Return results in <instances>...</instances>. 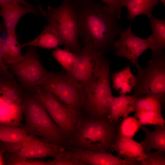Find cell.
<instances>
[{
	"instance_id": "cell-1",
	"label": "cell",
	"mask_w": 165,
	"mask_h": 165,
	"mask_svg": "<svg viewBox=\"0 0 165 165\" xmlns=\"http://www.w3.org/2000/svg\"><path fill=\"white\" fill-rule=\"evenodd\" d=\"M78 26V37L83 46L92 45L103 53L111 48L123 31L118 19L106 6L94 0L74 1Z\"/></svg>"
},
{
	"instance_id": "cell-2",
	"label": "cell",
	"mask_w": 165,
	"mask_h": 165,
	"mask_svg": "<svg viewBox=\"0 0 165 165\" xmlns=\"http://www.w3.org/2000/svg\"><path fill=\"white\" fill-rule=\"evenodd\" d=\"M122 119L120 118L113 121L109 119H97L83 113L67 141L66 147L72 149H91L102 152L110 150L118 136Z\"/></svg>"
},
{
	"instance_id": "cell-3",
	"label": "cell",
	"mask_w": 165,
	"mask_h": 165,
	"mask_svg": "<svg viewBox=\"0 0 165 165\" xmlns=\"http://www.w3.org/2000/svg\"><path fill=\"white\" fill-rule=\"evenodd\" d=\"M23 117L25 125L21 127L28 135L50 143L66 147L64 136L44 107L26 90Z\"/></svg>"
},
{
	"instance_id": "cell-4",
	"label": "cell",
	"mask_w": 165,
	"mask_h": 165,
	"mask_svg": "<svg viewBox=\"0 0 165 165\" xmlns=\"http://www.w3.org/2000/svg\"><path fill=\"white\" fill-rule=\"evenodd\" d=\"M40 13L63 40L64 49L78 53L82 48L78 39L77 18L74 1L63 0L57 8L48 6L47 10L41 9Z\"/></svg>"
},
{
	"instance_id": "cell-5",
	"label": "cell",
	"mask_w": 165,
	"mask_h": 165,
	"mask_svg": "<svg viewBox=\"0 0 165 165\" xmlns=\"http://www.w3.org/2000/svg\"><path fill=\"white\" fill-rule=\"evenodd\" d=\"M110 64L107 59L102 65L96 82L84 90L83 113L94 119H108L114 97L110 86Z\"/></svg>"
},
{
	"instance_id": "cell-6",
	"label": "cell",
	"mask_w": 165,
	"mask_h": 165,
	"mask_svg": "<svg viewBox=\"0 0 165 165\" xmlns=\"http://www.w3.org/2000/svg\"><path fill=\"white\" fill-rule=\"evenodd\" d=\"M152 57L144 69L137 68V75L133 95L137 99L145 95L158 97L165 101V55L152 51Z\"/></svg>"
},
{
	"instance_id": "cell-7",
	"label": "cell",
	"mask_w": 165,
	"mask_h": 165,
	"mask_svg": "<svg viewBox=\"0 0 165 165\" xmlns=\"http://www.w3.org/2000/svg\"><path fill=\"white\" fill-rule=\"evenodd\" d=\"M39 86L67 106L83 112L84 90L65 72H48Z\"/></svg>"
},
{
	"instance_id": "cell-8",
	"label": "cell",
	"mask_w": 165,
	"mask_h": 165,
	"mask_svg": "<svg viewBox=\"0 0 165 165\" xmlns=\"http://www.w3.org/2000/svg\"><path fill=\"white\" fill-rule=\"evenodd\" d=\"M29 91L42 104L67 142L74 132L83 112L67 106L39 86Z\"/></svg>"
},
{
	"instance_id": "cell-9",
	"label": "cell",
	"mask_w": 165,
	"mask_h": 165,
	"mask_svg": "<svg viewBox=\"0 0 165 165\" xmlns=\"http://www.w3.org/2000/svg\"><path fill=\"white\" fill-rule=\"evenodd\" d=\"M25 90L15 79L0 77V123L20 127Z\"/></svg>"
},
{
	"instance_id": "cell-10",
	"label": "cell",
	"mask_w": 165,
	"mask_h": 165,
	"mask_svg": "<svg viewBox=\"0 0 165 165\" xmlns=\"http://www.w3.org/2000/svg\"><path fill=\"white\" fill-rule=\"evenodd\" d=\"M103 53L95 51L90 44L83 46L68 75L84 90L96 81L101 68L107 59Z\"/></svg>"
},
{
	"instance_id": "cell-11",
	"label": "cell",
	"mask_w": 165,
	"mask_h": 165,
	"mask_svg": "<svg viewBox=\"0 0 165 165\" xmlns=\"http://www.w3.org/2000/svg\"><path fill=\"white\" fill-rule=\"evenodd\" d=\"M28 47L21 61L7 67L16 76L23 88L29 91L43 82L48 71L42 64L36 47Z\"/></svg>"
},
{
	"instance_id": "cell-12",
	"label": "cell",
	"mask_w": 165,
	"mask_h": 165,
	"mask_svg": "<svg viewBox=\"0 0 165 165\" xmlns=\"http://www.w3.org/2000/svg\"><path fill=\"white\" fill-rule=\"evenodd\" d=\"M68 149L66 147L50 143L33 137L23 142L16 144L0 141V150L29 159L55 158Z\"/></svg>"
},
{
	"instance_id": "cell-13",
	"label": "cell",
	"mask_w": 165,
	"mask_h": 165,
	"mask_svg": "<svg viewBox=\"0 0 165 165\" xmlns=\"http://www.w3.org/2000/svg\"><path fill=\"white\" fill-rule=\"evenodd\" d=\"M131 24L128 28L120 34L119 38L115 42L113 48L116 54L119 57L126 58L135 65L140 67L138 59L146 50L153 49V44L150 36L144 39L134 35L131 31Z\"/></svg>"
},
{
	"instance_id": "cell-14",
	"label": "cell",
	"mask_w": 165,
	"mask_h": 165,
	"mask_svg": "<svg viewBox=\"0 0 165 165\" xmlns=\"http://www.w3.org/2000/svg\"><path fill=\"white\" fill-rule=\"evenodd\" d=\"M161 103L157 97L145 95L137 98L134 104L136 112L134 116L142 125H160L165 126L162 114Z\"/></svg>"
},
{
	"instance_id": "cell-15",
	"label": "cell",
	"mask_w": 165,
	"mask_h": 165,
	"mask_svg": "<svg viewBox=\"0 0 165 165\" xmlns=\"http://www.w3.org/2000/svg\"><path fill=\"white\" fill-rule=\"evenodd\" d=\"M0 16L3 20V28L7 35L16 34L17 25L20 19L28 13H32L38 16L40 13L42 7L21 6L16 2H8L0 5Z\"/></svg>"
},
{
	"instance_id": "cell-16",
	"label": "cell",
	"mask_w": 165,
	"mask_h": 165,
	"mask_svg": "<svg viewBox=\"0 0 165 165\" xmlns=\"http://www.w3.org/2000/svg\"><path fill=\"white\" fill-rule=\"evenodd\" d=\"M86 165H138L140 162L123 159L113 155L110 150L102 152L91 149H72Z\"/></svg>"
},
{
	"instance_id": "cell-17",
	"label": "cell",
	"mask_w": 165,
	"mask_h": 165,
	"mask_svg": "<svg viewBox=\"0 0 165 165\" xmlns=\"http://www.w3.org/2000/svg\"><path fill=\"white\" fill-rule=\"evenodd\" d=\"M110 150L116 152L119 157L139 162L145 158L147 154L139 143L132 138L123 137L118 133Z\"/></svg>"
},
{
	"instance_id": "cell-18",
	"label": "cell",
	"mask_w": 165,
	"mask_h": 165,
	"mask_svg": "<svg viewBox=\"0 0 165 165\" xmlns=\"http://www.w3.org/2000/svg\"><path fill=\"white\" fill-rule=\"evenodd\" d=\"M154 130L150 131L143 125L141 128L145 134V138L139 143L147 152L154 149L165 151V126L156 125Z\"/></svg>"
},
{
	"instance_id": "cell-19",
	"label": "cell",
	"mask_w": 165,
	"mask_h": 165,
	"mask_svg": "<svg viewBox=\"0 0 165 165\" xmlns=\"http://www.w3.org/2000/svg\"><path fill=\"white\" fill-rule=\"evenodd\" d=\"M62 44H64V42L61 38L53 29L47 24L37 37L29 42L20 44V46L21 48L32 46L46 49H55Z\"/></svg>"
},
{
	"instance_id": "cell-20",
	"label": "cell",
	"mask_w": 165,
	"mask_h": 165,
	"mask_svg": "<svg viewBox=\"0 0 165 165\" xmlns=\"http://www.w3.org/2000/svg\"><path fill=\"white\" fill-rule=\"evenodd\" d=\"M136 100L133 95H120L114 97L108 119L111 121L116 120L134 112V104Z\"/></svg>"
},
{
	"instance_id": "cell-21",
	"label": "cell",
	"mask_w": 165,
	"mask_h": 165,
	"mask_svg": "<svg viewBox=\"0 0 165 165\" xmlns=\"http://www.w3.org/2000/svg\"><path fill=\"white\" fill-rule=\"evenodd\" d=\"M21 49L16 34L7 35L6 38L3 39L2 56L7 66L17 63L23 59L24 55L22 53Z\"/></svg>"
},
{
	"instance_id": "cell-22",
	"label": "cell",
	"mask_w": 165,
	"mask_h": 165,
	"mask_svg": "<svg viewBox=\"0 0 165 165\" xmlns=\"http://www.w3.org/2000/svg\"><path fill=\"white\" fill-rule=\"evenodd\" d=\"M136 76L131 72L129 66L112 74V86L120 95H125L133 90L136 82Z\"/></svg>"
},
{
	"instance_id": "cell-23",
	"label": "cell",
	"mask_w": 165,
	"mask_h": 165,
	"mask_svg": "<svg viewBox=\"0 0 165 165\" xmlns=\"http://www.w3.org/2000/svg\"><path fill=\"white\" fill-rule=\"evenodd\" d=\"M158 0H126L124 6L127 9V18L132 21L136 17L145 15L150 18Z\"/></svg>"
},
{
	"instance_id": "cell-24",
	"label": "cell",
	"mask_w": 165,
	"mask_h": 165,
	"mask_svg": "<svg viewBox=\"0 0 165 165\" xmlns=\"http://www.w3.org/2000/svg\"><path fill=\"white\" fill-rule=\"evenodd\" d=\"M32 137L21 127L0 123V141L9 144L23 142Z\"/></svg>"
},
{
	"instance_id": "cell-25",
	"label": "cell",
	"mask_w": 165,
	"mask_h": 165,
	"mask_svg": "<svg viewBox=\"0 0 165 165\" xmlns=\"http://www.w3.org/2000/svg\"><path fill=\"white\" fill-rule=\"evenodd\" d=\"M150 28L152 31L150 35L153 44L152 51L163 53L165 48V20L158 19L152 16L149 18Z\"/></svg>"
},
{
	"instance_id": "cell-26",
	"label": "cell",
	"mask_w": 165,
	"mask_h": 165,
	"mask_svg": "<svg viewBox=\"0 0 165 165\" xmlns=\"http://www.w3.org/2000/svg\"><path fill=\"white\" fill-rule=\"evenodd\" d=\"M52 55L63 67L66 72L70 74L76 61L77 53L57 47L53 51Z\"/></svg>"
},
{
	"instance_id": "cell-27",
	"label": "cell",
	"mask_w": 165,
	"mask_h": 165,
	"mask_svg": "<svg viewBox=\"0 0 165 165\" xmlns=\"http://www.w3.org/2000/svg\"><path fill=\"white\" fill-rule=\"evenodd\" d=\"M4 164L11 165H52L51 160L44 161L19 156L13 153L1 151Z\"/></svg>"
},
{
	"instance_id": "cell-28",
	"label": "cell",
	"mask_w": 165,
	"mask_h": 165,
	"mask_svg": "<svg viewBox=\"0 0 165 165\" xmlns=\"http://www.w3.org/2000/svg\"><path fill=\"white\" fill-rule=\"evenodd\" d=\"M141 125L134 116H128L123 118L118 128V133L128 138H133Z\"/></svg>"
},
{
	"instance_id": "cell-29",
	"label": "cell",
	"mask_w": 165,
	"mask_h": 165,
	"mask_svg": "<svg viewBox=\"0 0 165 165\" xmlns=\"http://www.w3.org/2000/svg\"><path fill=\"white\" fill-rule=\"evenodd\" d=\"M51 161L52 165H87L75 152L68 148Z\"/></svg>"
},
{
	"instance_id": "cell-30",
	"label": "cell",
	"mask_w": 165,
	"mask_h": 165,
	"mask_svg": "<svg viewBox=\"0 0 165 165\" xmlns=\"http://www.w3.org/2000/svg\"><path fill=\"white\" fill-rule=\"evenodd\" d=\"M140 165H165V151H151L147 152L145 158L140 162Z\"/></svg>"
},
{
	"instance_id": "cell-31",
	"label": "cell",
	"mask_w": 165,
	"mask_h": 165,
	"mask_svg": "<svg viewBox=\"0 0 165 165\" xmlns=\"http://www.w3.org/2000/svg\"><path fill=\"white\" fill-rule=\"evenodd\" d=\"M115 15L119 19L122 9L124 6L126 0H101Z\"/></svg>"
},
{
	"instance_id": "cell-32",
	"label": "cell",
	"mask_w": 165,
	"mask_h": 165,
	"mask_svg": "<svg viewBox=\"0 0 165 165\" xmlns=\"http://www.w3.org/2000/svg\"><path fill=\"white\" fill-rule=\"evenodd\" d=\"M3 39L0 36V77L9 78L12 79H15L13 74L9 70L3 60L2 48Z\"/></svg>"
},
{
	"instance_id": "cell-33",
	"label": "cell",
	"mask_w": 165,
	"mask_h": 165,
	"mask_svg": "<svg viewBox=\"0 0 165 165\" xmlns=\"http://www.w3.org/2000/svg\"><path fill=\"white\" fill-rule=\"evenodd\" d=\"M11 2H16L23 6L32 7L34 6L25 0H0V5Z\"/></svg>"
},
{
	"instance_id": "cell-34",
	"label": "cell",
	"mask_w": 165,
	"mask_h": 165,
	"mask_svg": "<svg viewBox=\"0 0 165 165\" xmlns=\"http://www.w3.org/2000/svg\"><path fill=\"white\" fill-rule=\"evenodd\" d=\"M2 164H4V162L2 152L0 150V165Z\"/></svg>"
},
{
	"instance_id": "cell-35",
	"label": "cell",
	"mask_w": 165,
	"mask_h": 165,
	"mask_svg": "<svg viewBox=\"0 0 165 165\" xmlns=\"http://www.w3.org/2000/svg\"><path fill=\"white\" fill-rule=\"evenodd\" d=\"M160 1L165 6V0H158Z\"/></svg>"
}]
</instances>
